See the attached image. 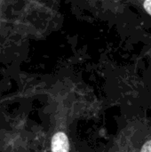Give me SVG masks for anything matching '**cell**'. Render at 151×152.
I'll list each match as a JSON object with an SVG mask.
<instances>
[{
	"mask_svg": "<svg viewBox=\"0 0 151 152\" xmlns=\"http://www.w3.org/2000/svg\"><path fill=\"white\" fill-rule=\"evenodd\" d=\"M53 152H69V142L67 135L64 133H57L52 139Z\"/></svg>",
	"mask_w": 151,
	"mask_h": 152,
	"instance_id": "cell-1",
	"label": "cell"
},
{
	"mask_svg": "<svg viewBox=\"0 0 151 152\" xmlns=\"http://www.w3.org/2000/svg\"><path fill=\"white\" fill-rule=\"evenodd\" d=\"M141 152H151V141L146 142L143 145V147H142V151Z\"/></svg>",
	"mask_w": 151,
	"mask_h": 152,
	"instance_id": "cell-2",
	"label": "cell"
},
{
	"mask_svg": "<svg viewBox=\"0 0 151 152\" xmlns=\"http://www.w3.org/2000/svg\"><path fill=\"white\" fill-rule=\"evenodd\" d=\"M144 8L151 15V0H147L144 2Z\"/></svg>",
	"mask_w": 151,
	"mask_h": 152,
	"instance_id": "cell-3",
	"label": "cell"
}]
</instances>
